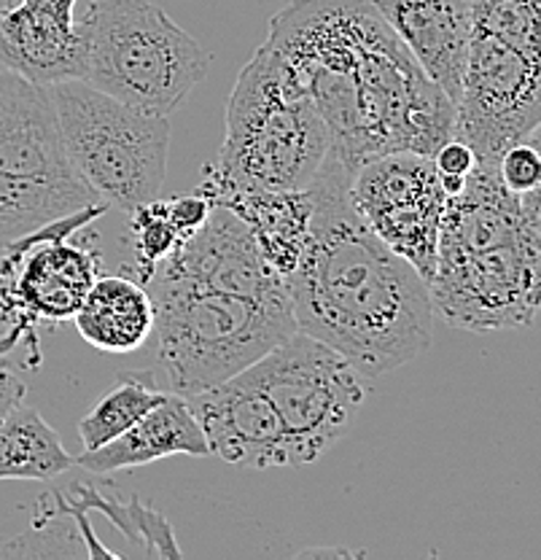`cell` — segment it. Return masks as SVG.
I'll return each instance as SVG.
<instances>
[{
	"label": "cell",
	"mask_w": 541,
	"mask_h": 560,
	"mask_svg": "<svg viewBox=\"0 0 541 560\" xmlns=\"http://www.w3.org/2000/svg\"><path fill=\"white\" fill-rule=\"evenodd\" d=\"M539 226L506 241L439 254L432 283L434 313L467 331L526 329L539 313Z\"/></svg>",
	"instance_id": "obj_9"
},
{
	"label": "cell",
	"mask_w": 541,
	"mask_h": 560,
	"mask_svg": "<svg viewBox=\"0 0 541 560\" xmlns=\"http://www.w3.org/2000/svg\"><path fill=\"white\" fill-rule=\"evenodd\" d=\"M97 206L62 149L49 90L0 66V248Z\"/></svg>",
	"instance_id": "obj_7"
},
{
	"label": "cell",
	"mask_w": 541,
	"mask_h": 560,
	"mask_svg": "<svg viewBox=\"0 0 541 560\" xmlns=\"http://www.w3.org/2000/svg\"><path fill=\"white\" fill-rule=\"evenodd\" d=\"M275 410L291 466L318 460L356 423L366 399V377L316 337L296 329L246 366Z\"/></svg>",
	"instance_id": "obj_8"
},
{
	"label": "cell",
	"mask_w": 541,
	"mask_h": 560,
	"mask_svg": "<svg viewBox=\"0 0 541 560\" xmlns=\"http://www.w3.org/2000/svg\"><path fill=\"white\" fill-rule=\"evenodd\" d=\"M541 55H528L496 35L471 31L452 138L477 165L496 167L509 145L539 138Z\"/></svg>",
	"instance_id": "obj_11"
},
{
	"label": "cell",
	"mask_w": 541,
	"mask_h": 560,
	"mask_svg": "<svg viewBox=\"0 0 541 560\" xmlns=\"http://www.w3.org/2000/svg\"><path fill=\"white\" fill-rule=\"evenodd\" d=\"M267 44L310 95L348 171L397 151L434 156L452 138L456 105L369 0H291Z\"/></svg>",
	"instance_id": "obj_1"
},
{
	"label": "cell",
	"mask_w": 541,
	"mask_h": 560,
	"mask_svg": "<svg viewBox=\"0 0 541 560\" xmlns=\"http://www.w3.org/2000/svg\"><path fill=\"white\" fill-rule=\"evenodd\" d=\"M471 31L541 55V0H471Z\"/></svg>",
	"instance_id": "obj_21"
},
{
	"label": "cell",
	"mask_w": 541,
	"mask_h": 560,
	"mask_svg": "<svg viewBox=\"0 0 541 560\" xmlns=\"http://www.w3.org/2000/svg\"><path fill=\"white\" fill-rule=\"evenodd\" d=\"M162 208H165V215L170 219V224L176 226L180 237H189L200 230L202 224L211 215V200L200 191H189V195H178L170 197V200H162Z\"/></svg>",
	"instance_id": "obj_25"
},
{
	"label": "cell",
	"mask_w": 541,
	"mask_h": 560,
	"mask_svg": "<svg viewBox=\"0 0 541 560\" xmlns=\"http://www.w3.org/2000/svg\"><path fill=\"white\" fill-rule=\"evenodd\" d=\"M432 160H434L436 173H439L442 189H445L447 197L458 195V191L463 189V184H467V175L474 171V165H477V160H474V154H471L469 145L458 138L445 140V143L434 151Z\"/></svg>",
	"instance_id": "obj_24"
},
{
	"label": "cell",
	"mask_w": 541,
	"mask_h": 560,
	"mask_svg": "<svg viewBox=\"0 0 541 560\" xmlns=\"http://www.w3.org/2000/svg\"><path fill=\"white\" fill-rule=\"evenodd\" d=\"M200 195L211 206L230 208L251 230L259 254L278 276L289 278L299 261L310 226V195L305 191L267 189H211L202 184Z\"/></svg>",
	"instance_id": "obj_17"
},
{
	"label": "cell",
	"mask_w": 541,
	"mask_h": 560,
	"mask_svg": "<svg viewBox=\"0 0 541 560\" xmlns=\"http://www.w3.org/2000/svg\"><path fill=\"white\" fill-rule=\"evenodd\" d=\"M75 458L60 434L22 401L0 423V480H57L71 471Z\"/></svg>",
	"instance_id": "obj_19"
},
{
	"label": "cell",
	"mask_w": 541,
	"mask_h": 560,
	"mask_svg": "<svg viewBox=\"0 0 541 560\" xmlns=\"http://www.w3.org/2000/svg\"><path fill=\"white\" fill-rule=\"evenodd\" d=\"M127 215H130L132 237H136L138 270H141V280H143L156 265H160V261H165L167 256L178 248L184 237L178 235V230L165 215V208H162L160 197L145 202V206H138Z\"/></svg>",
	"instance_id": "obj_22"
},
{
	"label": "cell",
	"mask_w": 541,
	"mask_h": 560,
	"mask_svg": "<svg viewBox=\"0 0 541 560\" xmlns=\"http://www.w3.org/2000/svg\"><path fill=\"white\" fill-rule=\"evenodd\" d=\"M27 388L9 366L0 361V423L14 412V407H20L25 401Z\"/></svg>",
	"instance_id": "obj_26"
},
{
	"label": "cell",
	"mask_w": 541,
	"mask_h": 560,
	"mask_svg": "<svg viewBox=\"0 0 541 560\" xmlns=\"http://www.w3.org/2000/svg\"><path fill=\"white\" fill-rule=\"evenodd\" d=\"M62 149L81 184L110 210L156 200L167 175L170 121L95 90L84 79L46 86Z\"/></svg>",
	"instance_id": "obj_6"
},
{
	"label": "cell",
	"mask_w": 541,
	"mask_h": 560,
	"mask_svg": "<svg viewBox=\"0 0 541 560\" xmlns=\"http://www.w3.org/2000/svg\"><path fill=\"white\" fill-rule=\"evenodd\" d=\"M170 455H191V458L211 455L189 401L173 390L119 436L95 451L81 453L75 466L90 475H116L121 469H136V466L154 464Z\"/></svg>",
	"instance_id": "obj_16"
},
{
	"label": "cell",
	"mask_w": 541,
	"mask_h": 560,
	"mask_svg": "<svg viewBox=\"0 0 541 560\" xmlns=\"http://www.w3.org/2000/svg\"><path fill=\"white\" fill-rule=\"evenodd\" d=\"M162 399H165V394L154 388L151 372L121 375L114 388L81 418L79 436L84 451H95V447L106 445L121 431L130 429L132 423H138L145 412L154 410Z\"/></svg>",
	"instance_id": "obj_20"
},
{
	"label": "cell",
	"mask_w": 541,
	"mask_h": 560,
	"mask_svg": "<svg viewBox=\"0 0 541 560\" xmlns=\"http://www.w3.org/2000/svg\"><path fill=\"white\" fill-rule=\"evenodd\" d=\"M351 200L369 230L432 283L447 206L432 156L397 151L364 162L351 175Z\"/></svg>",
	"instance_id": "obj_12"
},
{
	"label": "cell",
	"mask_w": 541,
	"mask_h": 560,
	"mask_svg": "<svg viewBox=\"0 0 541 560\" xmlns=\"http://www.w3.org/2000/svg\"><path fill=\"white\" fill-rule=\"evenodd\" d=\"M141 283L154 305L156 359L178 396L230 381L296 331L286 278L224 206Z\"/></svg>",
	"instance_id": "obj_3"
},
{
	"label": "cell",
	"mask_w": 541,
	"mask_h": 560,
	"mask_svg": "<svg viewBox=\"0 0 541 560\" xmlns=\"http://www.w3.org/2000/svg\"><path fill=\"white\" fill-rule=\"evenodd\" d=\"M79 335L106 353H132L154 331V305L141 280L97 276L73 315Z\"/></svg>",
	"instance_id": "obj_18"
},
{
	"label": "cell",
	"mask_w": 541,
	"mask_h": 560,
	"mask_svg": "<svg viewBox=\"0 0 541 560\" xmlns=\"http://www.w3.org/2000/svg\"><path fill=\"white\" fill-rule=\"evenodd\" d=\"M329 154V130L289 62L261 44L226 101L219 165L211 189L305 191Z\"/></svg>",
	"instance_id": "obj_4"
},
{
	"label": "cell",
	"mask_w": 541,
	"mask_h": 560,
	"mask_svg": "<svg viewBox=\"0 0 541 560\" xmlns=\"http://www.w3.org/2000/svg\"><path fill=\"white\" fill-rule=\"evenodd\" d=\"M498 178L515 195H531L541 186V156L539 138L522 140V143L509 145L496 165Z\"/></svg>",
	"instance_id": "obj_23"
},
{
	"label": "cell",
	"mask_w": 541,
	"mask_h": 560,
	"mask_svg": "<svg viewBox=\"0 0 541 560\" xmlns=\"http://www.w3.org/2000/svg\"><path fill=\"white\" fill-rule=\"evenodd\" d=\"M79 31L81 79L145 114H176L211 70L202 44L151 0H92Z\"/></svg>",
	"instance_id": "obj_5"
},
{
	"label": "cell",
	"mask_w": 541,
	"mask_h": 560,
	"mask_svg": "<svg viewBox=\"0 0 541 560\" xmlns=\"http://www.w3.org/2000/svg\"><path fill=\"white\" fill-rule=\"evenodd\" d=\"M423 73L458 103L471 38V0H369Z\"/></svg>",
	"instance_id": "obj_15"
},
{
	"label": "cell",
	"mask_w": 541,
	"mask_h": 560,
	"mask_svg": "<svg viewBox=\"0 0 541 560\" xmlns=\"http://www.w3.org/2000/svg\"><path fill=\"white\" fill-rule=\"evenodd\" d=\"M208 451L246 469L291 466L283 425L246 370L202 394L186 396Z\"/></svg>",
	"instance_id": "obj_13"
},
{
	"label": "cell",
	"mask_w": 541,
	"mask_h": 560,
	"mask_svg": "<svg viewBox=\"0 0 541 560\" xmlns=\"http://www.w3.org/2000/svg\"><path fill=\"white\" fill-rule=\"evenodd\" d=\"M351 175L326 154L307 186L310 226L286 285L296 329L375 381L432 346L434 305L428 280L361 219Z\"/></svg>",
	"instance_id": "obj_2"
},
{
	"label": "cell",
	"mask_w": 541,
	"mask_h": 560,
	"mask_svg": "<svg viewBox=\"0 0 541 560\" xmlns=\"http://www.w3.org/2000/svg\"><path fill=\"white\" fill-rule=\"evenodd\" d=\"M79 0H20L0 9V66L33 84L84 75V38L73 9Z\"/></svg>",
	"instance_id": "obj_14"
},
{
	"label": "cell",
	"mask_w": 541,
	"mask_h": 560,
	"mask_svg": "<svg viewBox=\"0 0 541 560\" xmlns=\"http://www.w3.org/2000/svg\"><path fill=\"white\" fill-rule=\"evenodd\" d=\"M108 206H97L66 215L20 243L9 245L0 261V355L14 348L25 331L40 324L71 320L86 291L97 278L95 250L68 243L73 232L108 213Z\"/></svg>",
	"instance_id": "obj_10"
}]
</instances>
